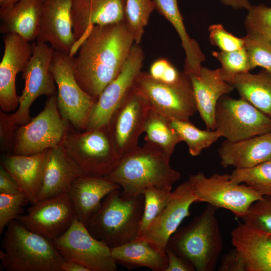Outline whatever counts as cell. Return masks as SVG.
Here are the masks:
<instances>
[{"instance_id":"cell-1","label":"cell","mask_w":271,"mask_h":271,"mask_svg":"<svg viewBox=\"0 0 271 271\" xmlns=\"http://www.w3.org/2000/svg\"><path fill=\"white\" fill-rule=\"evenodd\" d=\"M134 43L125 21L94 26L72 56L76 81L96 102L120 72Z\"/></svg>"},{"instance_id":"cell-2","label":"cell","mask_w":271,"mask_h":271,"mask_svg":"<svg viewBox=\"0 0 271 271\" xmlns=\"http://www.w3.org/2000/svg\"><path fill=\"white\" fill-rule=\"evenodd\" d=\"M170 160L161 149L146 142L122 157L105 178L119 185L127 196L143 194L151 186L172 189L181 174L171 167Z\"/></svg>"},{"instance_id":"cell-3","label":"cell","mask_w":271,"mask_h":271,"mask_svg":"<svg viewBox=\"0 0 271 271\" xmlns=\"http://www.w3.org/2000/svg\"><path fill=\"white\" fill-rule=\"evenodd\" d=\"M144 209L143 194L127 196L117 189L104 198L86 226L96 239L117 247L138 236Z\"/></svg>"},{"instance_id":"cell-4","label":"cell","mask_w":271,"mask_h":271,"mask_svg":"<svg viewBox=\"0 0 271 271\" xmlns=\"http://www.w3.org/2000/svg\"><path fill=\"white\" fill-rule=\"evenodd\" d=\"M1 246L0 260L8 271H62L65 259L52 241L16 220L7 226Z\"/></svg>"},{"instance_id":"cell-5","label":"cell","mask_w":271,"mask_h":271,"mask_svg":"<svg viewBox=\"0 0 271 271\" xmlns=\"http://www.w3.org/2000/svg\"><path fill=\"white\" fill-rule=\"evenodd\" d=\"M208 204L201 214L170 237L167 247L190 262L197 271H213L223 249L215 212Z\"/></svg>"},{"instance_id":"cell-6","label":"cell","mask_w":271,"mask_h":271,"mask_svg":"<svg viewBox=\"0 0 271 271\" xmlns=\"http://www.w3.org/2000/svg\"><path fill=\"white\" fill-rule=\"evenodd\" d=\"M61 144L69 159L82 175L105 177L121 158L107 125L79 130L69 125Z\"/></svg>"},{"instance_id":"cell-7","label":"cell","mask_w":271,"mask_h":271,"mask_svg":"<svg viewBox=\"0 0 271 271\" xmlns=\"http://www.w3.org/2000/svg\"><path fill=\"white\" fill-rule=\"evenodd\" d=\"M133 87L145 97L151 108L170 120L188 121L197 111L190 77L184 72L178 82L169 84L156 80L149 72L141 71Z\"/></svg>"},{"instance_id":"cell-8","label":"cell","mask_w":271,"mask_h":271,"mask_svg":"<svg viewBox=\"0 0 271 271\" xmlns=\"http://www.w3.org/2000/svg\"><path fill=\"white\" fill-rule=\"evenodd\" d=\"M72 56L54 51L51 70L56 82L61 116L76 129H86L96 101L80 86L74 75Z\"/></svg>"},{"instance_id":"cell-9","label":"cell","mask_w":271,"mask_h":271,"mask_svg":"<svg viewBox=\"0 0 271 271\" xmlns=\"http://www.w3.org/2000/svg\"><path fill=\"white\" fill-rule=\"evenodd\" d=\"M69 123L61 116L57 94L48 97L44 109L16 130L13 154L29 155L61 144Z\"/></svg>"},{"instance_id":"cell-10","label":"cell","mask_w":271,"mask_h":271,"mask_svg":"<svg viewBox=\"0 0 271 271\" xmlns=\"http://www.w3.org/2000/svg\"><path fill=\"white\" fill-rule=\"evenodd\" d=\"M188 180L198 202L228 210L238 218H242L251 205L263 197L249 186L232 181L230 174L215 173L207 177L199 172Z\"/></svg>"},{"instance_id":"cell-11","label":"cell","mask_w":271,"mask_h":271,"mask_svg":"<svg viewBox=\"0 0 271 271\" xmlns=\"http://www.w3.org/2000/svg\"><path fill=\"white\" fill-rule=\"evenodd\" d=\"M32 54L22 77L25 85L19 96L17 110L11 114L12 120L20 126L29 122L32 119L30 108L33 102L39 96H52L57 93V88L51 70L54 53L48 44L37 42L32 43Z\"/></svg>"},{"instance_id":"cell-12","label":"cell","mask_w":271,"mask_h":271,"mask_svg":"<svg viewBox=\"0 0 271 271\" xmlns=\"http://www.w3.org/2000/svg\"><path fill=\"white\" fill-rule=\"evenodd\" d=\"M52 241L65 259L79 263L89 271L117 270L111 248L93 237L76 217L64 234Z\"/></svg>"},{"instance_id":"cell-13","label":"cell","mask_w":271,"mask_h":271,"mask_svg":"<svg viewBox=\"0 0 271 271\" xmlns=\"http://www.w3.org/2000/svg\"><path fill=\"white\" fill-rule=\"evenodd\" d=\"M216 129L226 140L235 142L271 131V117L245 99L224 95L215 113Z\"/></svg>"},{"instance_id":"cell-14","label":"cell","mask_w":271,"mask_h":271,"mask_svg":"<svg viewBox=\"0 0 271 271\" xmlns=\"http://www.w3.org/2000/svg\"><path fill=\"white\" fill-rule=\"evenodd\" d=\"M150 107L147 100L132 87L110 117L107 126L121 158L138 147Z\"/></svg>"},{"instance_id":"cell-15","label":"cell","mask_w":271,"mask_h":271,"mask_svg":"<svg viewBox=\"0 0 271 271\" xmlns=\"http://www.w3.org/2000/svg\"><path fill=\"white\" fill-rule=\"evenodd\" d=\"M75 218L74 206L66 193L38 201L15 220L52 241L64 234Z\"/></svg>"},{"instance_id":"cell-16","label":"cell","mask_w":271,"mask_h":271,"mask_svg":"<svg viewBox=\"0 0 271 271\" xmlns=\"http://www.w3.org/2000/svg\"><path fill=\"white\" fill-rule=\"evenodd\" d=\"M144 59L142 48L134 43L120 72L104 89L96 101L85 130L108 124L112 114L133 87L142 71Z\"/></svg>"},{"instance_id":"cell-17","label":"cell","mask_w":271,"mask_h":271,"mask_svg":"<svg viewBox=\"0 0 271 271\" xmlns=\"http://www.w3.org/2000/svg\"><path fill=\"white\" fill-rule=\"evenodd\" d=\"M3 41L4 52L0 63V106L2 111L9 112L19 106L16 76L24 71L28 64L32 46L16 34L4 35Z\"/></svg>"},{"instance_id":"cell-18","label":"cell","mask_w":271,"mask_h":271,"mask_svg":"<svg viewBox=\"0 0 271 271\" xmlns=\"http://www.w3.org/2000/svg\"><path fill=\"white\" fill-rule=\"evenodd\" d=\"M198 202L188 180L172 191L169 202L161 214L141 236L160 250L166 252L170 237L182 221L190 214V207Z\"/></svg>"},{"instance_id":"cell-19","label":"cell","mask_w":271,"mask_h":271,"mask_svg":"<svg viewBox=\"0 0 271 271\" xmlns=\"http://www.w3.org/2000/svg\"><path fill=\"white\" fill-rule=\"evenodd\" d=\"M73 0H42L36 41L49 44L55 51L71 55L76 43L71 19Z\"/></svg>"},{"instance_id":"cell-20","label":"cell","mask_w":271,"mask_h":271,"mask_svg":"<svg viewBox=\"0 0 271 271\" xmlns=\"http://www.w3.org/2000/svg\"><path fill=\"white\" fill-rule=\"evenodd\" d=\"M126 0H73L71 19L76 43L71 56L94 26H104L125 21Z\"/></svg>"},{"instance_id":"cell-21","label":"cell","mask_w":271,"mask_h":271,"mask_svg":"<svg viewBox=\"0 0 271 271\" xmlns=\"http://www.w3.org/2000/svg\"><path fill=\"white\" fill-rule=\"evenodd\" d=\"M197 111L207 129L215 130V113L217 103L222 96L234 89L222 78L219 68L210 69L202 67L198 75H189Z\"/></svg>"},{"instance_id":"cell-22","label":"cell","mask_w":271,"mask_h":271,"mask_svg":"<svg viewBox=\"0 0 271 271\" xmlns=\"http://www.w3.org/2000/svg\"><path fill=\"white\" fill-rule=\"evenodd\" d=\"M231 236L246 271H271V233L243 223L232 230Z\"/></svg>"},{"instance_id":"cell-23","label":"cell","mask_w":271,"mask_h":271,"mask_svg":"<svg viewBox=\"0 0 271 271\" xmlns=\"http://www.w3.org/2000/svg\"><path fill=\"white\" fill-rule=\"evenodd\" d=\"M81 175L67 156L61 144L48 149L37 202L68 193L74 180Z\"/></svg>"},{"instance_id":"cell-24","label":"cell","mask_w":271,"mask_h":271,"mask_svg":"<svg viewBox=\"0 0 271 271\" xmlns=\"http://www.w3.org/2000/svg\"><path fill=\"white\" fill-rule=\"evenodd\" d=\"M120 186L105 177L81 175L72 183L68 194L75 208L76 218L86 225L102 201Z\"/></svg>"},{"instance_id":"cell-25","label":"cell","mask_w":271,"mask_h":271,"mask_svg":"<svg viewBox=\"0 0 271 271\" xmlns=\"http://www.w3.org/2000/svg\"><path fill=\"white\" fill-rule=\"evenodd\" d=\"M218 152L225 168H249L271 161V131L235 142L225 140Z\"/></svg>"},{"instance_id":"cell-26","label":"cell","mask_w":271,"mask_h":271,"mask_svg":"<svg viewBox=\"0 0 271 271\" xmlns=\"http://www.w3.org/2000/svg\"><path fill=\"white\" fill-rule=\"evenodd\" d=\"M48 150L29 155L7 154L1 159V165L13 178L32 205L37 202Z\"/></svg>"},{"instance_id":"cell-27","label":"cell","mask_w":271,"mask_h":271,"mask_svg":"<svg viewBox=\"0 0 271 271\" xmlns=\"http://www.w3.org/2000/svg\"><path fill=\"white\" fill-rule=\"evenodd\" d=\"M42 0H18L0 8V32L16 34L30 42L39 29Z\"/></svg>"},{"instance_id":"cell-28","label":"cell","mask_w":271,"mask_h":271,"mask_svg":"<svg viewBox=\"0 0 271 271\" xmlns=\"http://www.w3.org/2000/svg\"><path fill=\"white\" fill-rule=\"evenodd\" d=\"M111 255L116 263L128 268L145 266L153 271H166L168 265L166 252L140 237L111 248Z\"/></svg>"},{"instance_id":"cell-29","label":"cell","mask_w":271,"mask_h":271,"mask_svg":"<svg viewBox=\"0 0 271 271\" xmlns=\"http://www.w3.org/2000/svg\"><path fill=\"white\" fill-rule=\"evenodd\" d=\"M152 1L157 11L170 22L180 38L186 54L183 72L188 75H198L206 57L198 43L187 32L177 0Z\"/></svg>"},{"instance_id":"cell-30","label":"cell","mask_w":271,"mask_h":271,"mask_svg":"<svg viewBox=\"0 0 271 271\" xmlns=\"http://www.w3.org/2000/svg\"><path fill=\"white\" fill-rule=\"evenodd\" d=\"M225 81L237 90L241 98L271 117V72L265 70L256 74L243 72Z\"/></svg>"},{"instance_id":"cell-31","label":"cell","mask_w":271,"mask_h":271,"mask_svg":"<svg viewBox=\"0 0 271 271\" xmlns=\"http://www.w3.org/2000/svg\"><path fill=\"white\" fill-rule=\"evenodd\" d=\"M144 132L146 142L153 144L171 157L176 146L182 142L171 120L150 107L145 121Z\"/></svg>"},{"instance_id":"cell-32","label":"cell","mask_w":271,"mask_h":271,"mask_svg":"<svg viewBox=\"0 0 271 271\" xmlns=\"http://www.w3.org/2000/svg\"><path fill=\"white\" fill-rule=\"evenodd\" d=\"M171 124L177 131L182 141L185 142L192 156H197L204 150L210 147L222 137L217 129L201 130L188 121L173 120Z\"/></svg>"},{"instance_id":"cell-33","label":"cell","mask_w":271,"mask_h":271,"mask_svg":"<svg viewBox=\"0 0 271 271\" xmlns=\"http://www.w3.org/2000/svg\"><path fill=\"white\" fill-rule=\"evenodd\" d=\"M230 178L235 183L249 186L262 196H271V161L249 168H235Z\"/></svg>"},{"instance_id":"cell-34","label":"cell","mask_w":271,"mask_h":271,"mask_svg":"<svg viewBox=\"0 0 271 271\" xmlns=\"http://www.w3.org/2000/svg\"><path fill=\"white\" fill-rule=\"evenodd\" d=\"M156 9L152 0H126L125 22L134 43L139 44L150 16Z\"/></svg>"},{"instance_id":"cell-35","label":"cell","mask_w":271,"mask_h":271,"mask_svg":"<svg viewBox=\"0 0 271 271\" xmlns=\"http://www.w3.org/2000/svg\"><path fill=\"white\" fill-rule=\"evenodd\" d=\"M171 192V188L153 186L144 190V209L138 236L142 235L161 214L169 202Z\"/></svg>"},{"instance_id":"cell-36","label":"cell","mask_w":271,"mask_h":271,"mask_svg":"<svg viewBox=\"0 0 271 271\" xmlns=\"http://www.w3.org/2000/svg\"><path fill=\"white\" fill-rule=\"evenodd\" d=\"M247 33L243 38L250 70L260 67L271 72V41L257 33Z\"/></svg>"},{"instance_id":"cell-37","label":"cell","mask_w":271,"mask_h":271,"mask_svg":"<svg viewBox=\"0 0 271 271\" xmlns=\"http://www.w3.org/2000/svg\"><path fill=\"white\" fill-rule=\"evenodd\" d=\"M212 55L220 63L221 75L225 81L237 74L250 71L248 56L244 47L230 52L213 51Z\"/></svg>"},{"instance_id":"cell-38","label":"cell","mask_w":271,"mask_h":271,"mask_svg":"<svg viewBox=\"0 0 271 271\" xmlns=\"http://www.w3.org/2000/svg\"><path fill=\"white\" fill-rule=\"evenodd\" d=\"M244 24L247 32L257 33L271 41V7L251 5Z\"/></svg>"},{"instance_id":"cell-39","label":"cell","mask_w":271,"mask_h":271,"mask_svg":"<svg viewBox=\"0 0 271 271\" xmlns=\"http://www.w3.org/2000/svg\"><path fill=\"white\" fill-rule=\"evenodd\" d=\"M30 201L27 195L21 192L16 194L0 193V234L12 221L23 211V207Z\"/></svg>"},{"instance_id":"cell-40","label":"cell","mask_w":271,"mask_h":271,"mask_svg":"<svg viewBox=\"0 0 271 271\" xmlns=\"http://www.w3.org/2000/svg\"><path fill=\"white\" fill-rule=\"evenodd\" d=\"M242 219L244 223L271 233V196H263L253 203Z\"/></svg>"},{"instance_id":"cell-41","label":"cell","mask_w":271,"mask_h":271,"mask_svg":"<svg viewBox=\"0 0 271 271\" xmlns=\"http://www.w3.org/2000/svg\"><path fill=\"white\" fill-rule=\"evenodd\" d=\"M208 31L210 43L218 47L221 51H233L244 47L243 38L235 37L228 32L221 24L210 25Z\"/></svg>"},{"instance_id":"cell-42","label":"cell","mask_w":271,"mask_h":271,"mask_svg":"<svg viewBox=\"0 0 271 271\" xmlns=\"http://www.w3.org/2000/svg\"><path fill=\"white\" fill-rule=\"evenodd\" d=\"M149 74L156 80L169 84L178 82L183 75L168 60L161 58L151 65Z\"/></svg>"},{"instance_id":"cell-43","label":"cell","mask_w":271,"mask_h":271,"mask_svg":"<svg viewBox=\"0 0 271 271\" xmlns=\"http://www.w3.org/2000/svg\"><path fill=\"white\" fill-rule=\"evenodd\" d=\"M17 126L18 125L13 122L10 114L1 110L0 138L2 151L13 152Z\"/></svg>"},{"instance_id":"cell-44","label":"cell","mask_w":271,"mask_h":271,"mask_svg":"<svg viewBox=\"0 0 271 271\" xmlns=\"http://www.w3.org/2000/svg\"><path fill=\"white\" fill-rule=\"evenodd\" d=\"M218 270L246 271V269L241 254L234 248L223 256Z\"/></svg>"},{"instance_id":"cell-45","label":"cell","mask_w":271,"mask_h":271,"mask_svg":"<svg viewBox=\"0 0 271 271\" xmlns=\"http://www.w3.org/2000/svg\"><path fill=\"white\" fill-rule=\"evenodd\" d=\"M168 265L166 271H194L193 265L186 259L176 254L171 248L166 247Z\"/></svg>"},{"instance_id":"cell-46","label":"cell","mask_w":271,"mask_h":271,"mask_svg":"<svg viewBox=\"0 0 271 271\" xmlns=\"http://www.w3.org/2000/svg\"><path fill=\"white\" fill-rule=\"evenodd\" d=\"M22 192L11 175L1 165L0 193L16 194Z\"/></svg>"},{"instance_id":"cell-47","label":"cell","mask_w":271,"mask_h":271,"mask_svg":"<svg viewBox=\"0 0 271 271\" xmlns=\"http://www.w3.org/2000/svg\"><path fill=\"white\" fill-rule=\"evenodd\" d=\"M224 5L230 7L235 10L250 8L251 4L248 0H219Z\"/></svg>"},{"instance_id":"cell-48","label":"cell","mask_w":271,"mask_h":271,"mask_svg":"<svg viewBox=\"0 0 271 271\" xmlns=\"http://www.w3.org/2000/svg\"><path fill=\"white\" fill-rule=\"evenodd\" d=\"M62 271H89V270L79 263L65 259L62 265Z\"/></svg>"},{"instance_id":"cell-49","label":"cell","mask_w":271,"mask_h":271,"mask_svg":"<svg viewBox=\"0 0 271 271\" xmlns=\"http://www.w3.org/2000/svg\"><path fill=\"white\" fill-rule=\"evenodd\" d=\"M18 0H0V6L5 7L11 5Z\"/></svg>"},{"instance_id":"cell-50","label":"cell","mask_w":271,"mask_h":271,"mask_svg":"<svg viewBox=\"0 0 271 271\" xmlns=\"http://www.w3.org/2000/svg\"></svg>"}]
</instances>
